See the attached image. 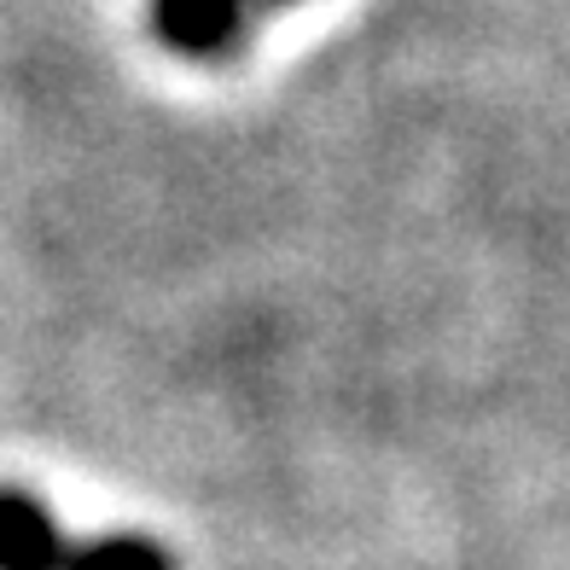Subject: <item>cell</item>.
Instances as JSON below:
<instances>
[{"label":"cell","mask_w":570,"mask_h":570,"mask_svg":"<svg viewBox=\"0 0 570 570\" xmlns=\"http://www.w3.org/2000/svg\"><path fill=\"white\" fill-rule=\"evenodd\" d=\"M59 570H175L169 553L151 535L117 530V535H94V541H70V553Z\"/></svg>","instance_id":"3"},{"label":"cell","mask_w":570,"mask_h":570,"mask_svg":"<svg viewBox=\"0 0 570 570\" xmlns=\"http://www.w3.org/2000/svg\"><path fill=\"white\" fill-rule=\"evenodd\" d=\"M256 7H297V0H256Z\"/></svg>","instance_id":"4"},{"label":"cell","mask_w":570,"mask_h":570,"mask_svg":"<svg viewBox=\"0 0 570 570\" xmlns=\"http://www.w3.org/2000/svg\"><path fill=\"white\" fill-rule=\"evenodd\" d=\"M256 0H146L151 41L175 59L216 65L227 53H239L250 36Z\"/></svg>","instance_id":"1"},{"label":"cell","mask_w":570,"mask_h":570,"mask_svg":"<svg viewBox=\"0 0 570 570\" xmlns=\"http://www.w3.org/2000/svg\"><path fill=\"white\" fill-rule=\"evenodd\" d=\"M70 530L23 489H0V570H59Z\"/></svg>","instance_id":"2"}]
</instances>
